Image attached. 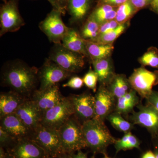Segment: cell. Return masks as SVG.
<instances>
[{
	"label": "cell",
	"instance_id": "6da1fadb",
	"mask_svg": "<svg viewBox=\"0 0 158 158\" xmlns=\"http://www.w3.org/2000/svg\"><path fill=\"white\" fill-rule=\"evenodd\" d=\"M38 69L19 59L6 62L2 67L1 84L26 98H30L39 84Z\"/></svg>",
	"mask_w": 158,
	"mask_h": 158
},
{
	"label": "cell",
	"instance_id": "7a4b0ae2",
	"mask_svg": "<svg viewBox=\"0 0 158 158\" xmlns=\"http://www.w3.org/2000/svg\"><path fill=\"white\" fill-rule=\"evenodd\" d=\"M87 148L93 153L107 154V149L114 144L116 139L111 135L105 122L92 118L82 124Z\"/></svg>",
	"mask_w": 158,
	"mask_h": 158
},
{
	"label": "cell",
	"instance_id": "3957f363",
	"mask_svg": "<svg viewBox=\"0 0 158 158\" xmlns=\"http://www.w3.org/2000/svg\"><path fill=\"white\" fill-rule=\"evenodd\" d=\"M58 131L64 152L73 153L87 148L82 124L74 116L65 122Z\"/></svg>",
	"mask_w": 158,
	"mask_h": 158
},
{
	"label": "cell",
	"instance_id": "277c9868",
	"mask_svg": "<svg viewBox=\"0 0 158 158\" xmlns=\"http://www.w3.org/2000/svg\"><path fill=\"white\" fill-rule=\"evenodd\" d=\"M85 56L68 49L62 43L54 44L51 49L48 59L71 73L82 70L85 65Z\"/></svg>",
	"mask_w": 158,
	"mask_h": 158
},
{
	"label": "cell",
	"instance_id": "5b68a950",
	"mask_svg": "<svg viewBox=\"0 0 158 158\" xmlns=\"http://www.w3.org/2000/svg\"><path fill=\"white\" fill-rule=\"evenodd\" d=\"M74 114L70 96L64 97L59 103L43 113L40 124L58 131Z\"/></svg>",
	"mask_w": 158,
	"mask_h": 158
},
{
	"label": "cell",
	"instance_id": "8992f818",
	"mask_svg": "<svg viewBox=\"0 0 158 158\" xmlns=\"http://www.w3.org/2000/svg\"><path fill=\"white\" fill-rule=\"evenodd\" d=\"M30 138L45 151L48 157L55 156L64 152L58 130L40 124L32 131Z\"/></svg>",
	"mask_w": 158,
	"mask_h": 158
},
{
	"label": "cell",
	"instance_id": "52a82bcc",
	"mask_svg": "<svg viewBox=\"0 0 158 158\" xmlns=\"http://www.w3.org/2000/svg\"><path fill=\"white\" fill-rule=\"evenodd\" d=\"M18 0H4L0 9V36L9 32H16L25 24L20 14Z\"/></svg>",
	"mask_w": 158,
	"mask_h": 158
},
{
	"label": "cell",
	"instance_id": "ba28073f",
	"mask_svg": "<svg viewBox=\"0 0 158 158\" xmlns=\"http://www.w3.org/2000/svg\"><path fill=\"white\" fill-rule=\"evenodd\" d=\"M62 15L59 10L53 9L39 25L40 29L54 44L62 43L70 29L63 23Z\"/></svg>",
	"mask_w": 158,
	"mask_h": 158
},
{
	"label": "cell",
	"instance_id": "9c48e42d",
	"mask_svg": "<svg viewBox=\"0 0 158 158\" xmlns=\"http://www.w3.org/2000/svg\"><path fill=\"white\" fill-rule=\"evenodd\" d=\"M130 85L141 99H145L158 84V70L150 71L144 67L136 69L128 79Z\"/></svg>",
	"mask_w": 158,
	"mask_h": 158
},
{
	"label": "cell",
	"instance_id": "30bf717a",
	"mask_svg": "<svg viewBox=\"0 0 158 158\" xmlns=\"http://www.w3.org/2000/svg\"><path fill=\"white\" fill-rule=\"evenodd\" d=\"M138 111H133L127 119L134 125L145 128L152 139L158 137V111L151 105H143L140 102L137 106Z\"/></svg>",
	"mask_w": 158,
	"mask_h": 158
},
{
	"label": "cell",
	"instance_id": "8fae6325",
	"mask_svg": "<svg viewBox=\"0 0 158 158\" xmlns=\"http://www.w3.org/2000/svg\"><path fill=\"white\" fill-rule=\"evenodd\" d=\"M72 74L48 58L45 59L42 66L38 69L39 89L45 90L58 85L60 82L69 78Z\"/></svg>",
	"mask_w": 158,
	"mask_h": 158
},
{
	"label": "cell",
	"instance_id": "7c38bea8",
	"mask_svg": "<svg viewBox=\"0 0 158 158\" xmlns=\"http://www.w3.org/2000/svg\"><path fill=\"white\" fill-rule=\"evenodd\" d=\"M94 96V118L105 122L108 116L115 111L117 99L103 85H100Z\"/></svg>",
	"mask_w": 158,
	"mask_h": 158
},
{
	"label": "cell",
	"instance_id": "4fadbf2b",
	"mask_svg": "<svg viewBox=\"0 0 158 158\" xmlns=\"http://www.w3.org/2000/svg\"><path fill=\"white\" fill-rule=\"evenodd\" d=\"M73 104V116L82 124L94 116V96L90 92L70 95Z\"/></svg>",
	"mask_w": 158,
	"mask_h": 158
},
{
	"label": "cell",
	"instance_id": "5bb4252c",
	"mask_svg": "<svg viewBox=\"0 0 158 158\" xmlns=\"http://www.w3.org/2000/svg\"><path fill=\"white\" fill-rule=\"evenodd\" d=\"M64 98L57 85L45 90L37 89L30 98L36 104L43 114L59 103Z\"/></svg>",
	"mask_w": 158,
	"mask_h": 158
},
{
	"label": "cell",
	"instance_id": "9a60e30c",
	"mask_svg": "<svg viewBox=\"0 0 158 158\" xmlns=\"http://www.w3.org/2000/svg\"><path fill=\"white\" fill-rule=\"evenodd\" d=\"M15 113L31 131H34L40 124L42 113L31 98L26 99Z\"/></svg>",
	"mask_w": 158,
	"mask_h": 158
},
{
	"label": "cell",
	"instance_id": "2e32d148",
	"mask_svg": "<svg viewBox=\"0 0 158 158\" xmlns=\"http://www.w3.org/2000/svg\"><path fill=\"white\" fill-rule=\"evenodd\" d=\"M6 152L13 158H48L45 151L30 138L19 140Z\"/></svg>",
	"mask_w": 158,
	"mask_h": 158
},
{
	"label": "cell",
	"instance_id": "e0dca14e",
	"mask_svg": "<svg viewBox=\"0 0 158 158\" xmlns=\"http://www.w3.org/2000/svg\"><path fill=\"white\" fill-rule=\"evenodd\" d=\"M1 126L15 139L30 138L32 131L24 124L15 113L1 117Z\"/></svg>",
	"mask_w": 158,
	"mask_h": 158
},
{
	"label": "cell",
	"instance_id": "ac0fdd59",
	"mask_svg": "<svg viewBox=\"0 0 158 158\" xmlns=\"http://www.w3.org/2000/svg\"><path fill=\"white\" fill-rule=\"evenodd\" d=\"M24 97L12 90L1 92L0 94V118L15 113L24 102Z\"/></svg>",
	"mask_w": 158,
	"mask_h": 158
},
{
	"label": "cell",
	"instance_id": "d6986e66",
	"mask_svg": "<svg viewBox=\"0 0 158 158\" xmlns=\"http://www.w3.org/2000/svg\"><path fill=\"white\" fill-rule=\"evenodd\" d=\"M92 0H69L67 11L71 23L82 21L90 11Z\"/></svg>",
	"mask_w": 158,
	"mask_h": 158
},
{
	"label": "cell",
	"instance_id": "ffe728a7",
	"mask_svg": "<svg viewBox=\"0 0 158 158\" xmlns=\"http://www.w3.org/2000/svg\"><path fill=\"white\" fill-rule=\"evenodd\" d=\"M138 94L136 91L132 89L123 96L117 98L115 112L127 118L129 114L134 111V108L141 101Z\"/></svg>",
	"mask_w": 158,
	"mask_h": 158
},
{
	"label": "cell",
	"instance_id": "44dd1931",
	"mask_svg": "<svg viewBox=\"0 0 158 158\" xmlns=\"http://www.w3.org/2000/svg\"><path fill=\"white\" fill-rule=\"evenodd\" d=\"M62 44L66 48L83 55L84 56L89 57L85 40L81 37L77 31L70 28L67 34L65 35L62 41Z\"/></svg>",
	"mask_w": 158,
	"mask_h": 158
},
{
	"label": "cell",
	"instance_id": "7402d4cb",
	"mask_svg": "<svg viewBox=\"0 0 158 158\" xmlns=\"http://www.w3.org/2000/svg\"><path fill=\"white\" fill-rule=\"evenodd\" d=\"M92 62L94 70L98 76L100 85L106 87L116 74L110 60L105 58L93 60Z\"/></svg>",
	"mask_w": 158,
	"mask_h": 158
},
{
	"label": "cell",
	"instance_id": "603a6c76",
	"mask_svg": "<svg viewBox=\"0 0 158 158\" xmlns=\"http://www.w3.org/2000/svg\"><path fill=\"white\" fill-rule=\"evenodd\" d=\"M85 43L87 52L91 61L108 58L114 49L113 44H104L86 40Z\"/></svg>",
	"mask_w": 158,
	"mask_h": 158
},
{
	"label": "cell",
	"instance_id": "cb8c5ba5",
	"mask_svg": "<svg viewBox=\"0 0 158 158\" xmlns=\"http://www.w3.org/2000/svg\"><path fill=\"white\" fill-rule=\"evenodd\" d=\"M106 87L116 99L123 96L132 89L128 79L123 74H115Z\"/></svg>",
	"mask_w": 158,
	"mask_h": 158
},
{
	"label": "cell",
	"instance_id": "d4e9b609",
	"mask_svg": "<svg viewBox=\"0 0 158 158\" xmlns=\"http://www.w3.org/2000/svg\"><path fill=\"white\" fill-rule=\"evenodd\" d=\"M116 10L114 6L109 5H102L97 6L96 9L90 15L89 17L101 25L104 23L115 19Z\"/></svg>",
	"mask_w": 158,
	"mask_h": 158
},
{
	"label": "cell",
	"instance_id": "484cf974",
	"mask_svg": "<svg viewBox=\"0 0 158 158\" xmlns=\"http://www.w3.org/2000/svg\"><path fill=\"white\" fill-rule=\"evenodd\" d=\"M114 145L116 154H117L122 150L125 151L134 148L140 149L141 142L135 136L129 132L125 133L120 139H116Z\"/></svg>",
	"mask_w": 158,
	"mask_h": 158
},
{
	"label": "cell",
	"instance_id": "4316f807",
	"mask_svg": "<svg viewBox=\"0 0 158 158\" xmlns=\"http://www.w3.org/2000/svg\"><path fill=\"white\" fill-rule=\"evenodd\" d=\"M106 119L115 129L124 134L131 132L135 126L131 122L126 120L120 113L115 111L108 116Z\"/></svg>",
	"mask_w": 158,
	"mask_h": 158
},
{
	"label": "cell",
	"instance_id": "83f0119b",
	"mask_svg": "<svg viewBox=\"0 0 158 158\" xmlns=\"http://www.w3.org/2000/svg\"><path fill=\"white\" fill-rule=\"evenodd\" d=\"M100 27L99 24L89 17L83 26L80 35L85 40L94 41L99 35Z\"/></svg>",
	"mask_w": 158,
	"mask_h": 158
},
{
	"label": "cell",
	"instance_id": "f1b7e54d",
	"mask_svg": "<svg viewBox=\"0 0 158 158\" xmlns=\"http://www.w3.org/2000/svg\"><path fill=\"white\" fill-rule=\"evenodd\" d=\"M138 11L132 5L129 0L118 6L116 10V15L115 20L119 24L125 23L127 21L132 17L133 15Z\"/></svg>",
	"mask_w": 158,
	"mask_h": 158
},
{
	"label": "cell",
	"instance_id": "f546056e",
	"mask_svg": "<svg viewBox=\"0 0 158 158\" xmlns=\"http://www.w3.org/2000/svg\"><path fill=\"white\" fill-rule=\"evenodd\" d=\"M125 24L124 23L119 25L116 29L109 33L100 34L93 42H98L104 44H113V43L124 32L126 28Z\"/></svg>",
	"mask_w": 158,
	"mask_h": 158
},
{
	"label": "cell",
	"instance_id": "4dcf8cb0",
	"mask_svg": "<svg viewBox=\"0 0 158 158\" xmlns=\"http://www.w3.org/2000/svg\"><path fill=\"white\" fill-rule=\"evenodd\" d=\"M139 61L142 66H149L158 69V49L153 47L150 48Z\"/></svg>",
	"mask_w": 158,
	"mask_h": 158
},
{
	"label": "cell",
	"instance_id": "1f68e13d",
	"mask_svg": "<svg viewBox=\"0 0 158 158\" xmlns=\"http://www.w3.org/2000/svg\"><path fill=\"white\" fill-rule=\"evenodd\" d=\"M18 141L0 127V147L7 151L13 147Z\"/></svg>",
	"mask_w": 158,
	"mask_h": 158
},
{
	"label": "cell",
	"instance_id": "d6a6232c",
	"mask_svg": "<svg viewBox=\"0 0 158 158\" xmlns=\"http://www.w3.org/2000/svg\"><path fill=\"white\" fill-rule=\"evenodd\" d=\"M84 84L87 88L93 90L94 92L97 91V85L98 81V77L97 74L91 67L89 71L83 77Z\"/></svg>",
	"mask_w": 158,
	"mask_h": 158
},
{
	"label": "cell",
	"instance_id": "836d02e7",
	"mask_svg": "<svg viewBox=\"0 0 158 158\" xmlns=\"http://www.w3.org/2000/svg\"><path fill=\"white\" fill-rule=\"evenodd\" d=\"M83 79L80 77L74 76L71 78L68 81L62 85L63 88H69L74 89H80L84 86Z\"/></svg>",
	"mask_w": 158,
	"mask_h": 158
},
{
	"label": "cell",
	"instance_id": "e575fe53",
	"mask_svg": "<svg viewBox=\"0 0 158 158\" xmlns=\"http://www.w3.org/2000/svg\"><path fill=\"white\" fill-rule=\"evenodd\" d=\"M119 23L115 19L112 20L102 24L99 30L100 34H106L113 31L119 25Z\"/></svg>",
	"mask_w": 158,
	"mask_h": 158
},
{
	"label": "cell",
	"instance_id": "d590c367",
	"mask_svg": "<svg viewBox=\"0 0 158 158\" xmlns=\"http://www.w3.org/2000/svg\"><path fill=\"white\" fill-rule=\"evenodd\" d=\"M146 101V104L152 106L158 111V91L153 90Z\"/></svg>",
	"mask_w": 158,
	"mask_h": 158
},
{
	"label": "cell",
	"instance_id": "8d00e7d4",
	"mask_svg": "<svg viewBox=\"0 0 158 158\" xmlns=\"http://www.w3.org/2000/svg\"><path fill=\"white\" fill-rule=\"evenodd\" d=\"M128 0H98L97 6L102 5H109L113 6H119Z\"/></svg>",
	"mask_w": 158,
	"mask_h": 158
},
{
	"label": "cell",
	"instance_id": "74e56055",
	"mask_svg": "<svg viewBox=\"0 0 158 158\" xmlns=\"http://www.w3.org/2000/svg\"><path fill=\"white\" fill-rule=\"evenodd\" d=\"M132 5L137 10L143 9L147 6L148 2L147 0H129Z\"/></svg>",
	"mask_w": 158,
	"mask_h": 158
},
{
	"label": "cell",
	"instance_id": "f35d334b",
	"mask_svg": "<svg viewBox=\"0 0 158 158\" xmlns=\"http://www.w3.org/2000/svg\"><path fill=\"white\" fill-rule=\"evenodd\" d=\"M59 8L61 9L62 14L64 15L67 11V5L69 0H54Z\"/></svg>",
	"mask_w": 158,
	"mask_h": 158
},
{
	"label": "cell",
	"instance_id": "ab89813d",
	"mask_svg": "<svg viewBox=\"0 0 158 158\" xmlns=\"http://www.w3.org/2000/svg\"><path fill=\"white\" fill-rule=\"evenodd\" d=\"M141 158H156V157L154 152L150 150L143 153Z\"/></svg>",
	"mask_w": 158,
	"mask_h": 158
},
{
	"label": "cell",
	"instance_id": "60d3db41",
	"mask_svg": "<svg viewBox=\"0 0 158 158\" xmlns=\"http://www.w3.org/2000/svg\"><path fill=\"white\" fill-rule=\"evenodd\" d=\"M73 156V158H88L87 154L83 152L82 150H80L74 153Z\"/></svg>",
	"mask_w": 158,
	"mask_h": 158
},
{
	"label": "cell",
	"instance_id": "b9f144b4",
	"mask_svg": "<svg viewBox=\"0 0 158 158\" xmlns=\"http://www.w3.org/2000/svg\"><path fill=\"white\" fill-rule=\"evenodd\" d=\"M73 153H68L66 152H62V153L59 154L58 155L53 157H50L48 158H73Z\"/></svg>",
	"mask_w": 158,
	"mask_h": 158
},
{
	"label": "cell",
	"instance_id": "7bdbcfd3",
	"mask_svg": "<svg viewBox=\"0 0 158 158\" xmlns=\"http://www.w3.org/2000/svg\"><path fill=\"white\" fill-rule=\"evenodd\" d=\"M154 146V152L155 154L156 158H158V137L152 139Z\"/></svg>",
	"mask_w": 158,
	"mask_h": 158
},
{
	"label": "cell",
	"instance_id": "ee69618b",
	"mask_svg": "<svg viewBox=\"0 0 158 158\" xmlns=\"http://www.w3.org/2000/svg\"><path fill=\"white\" fill-rule=\"evenodd\" d=\"M47 1H48L50 3L51 5L52 6L53 9L59 10V11H60L61 12H62V11H61V9H60V8H59V6H58V5H57L56 3L54 2V0H47ZM62 15H63V14H62Z\"/></svg>",
	"mask_w": 158,
	"mask_h": 158
},
{
	"label": "cell",
	"instance_id": "f6af8a7d",
	"mask_svg": "<svg viewBox=\"0 0 158 158\" xmlns=\"http://www.w3.org/2000/svg\"><path fill=\"white\" fill-rule=\"evenodd\" d=\"M7 152L3 148L0 147V158H6Z\"/></svg>",
	"mask_w": 158,
	"mask_h": 158
},
{
	"label": "cell",
	"instance_id": "bcb514c9",
	"mask_svg": "<svg viewBox=\"0 0 158 158\" xmlns=\"http://www.w3.org/2000/svg\"><path fill=\"white\" fill-rule=\"evenodd\" d=\"M151 6L153 10L158 14V3Z\"/></svg>",
	"mask_w": 158,
	"mask_h": 158
},
{
	"label": "cell",
	"instance_id": "7dc6e473",
	"mask_svg": "<svg viewBox=\"0 0 158 158\" xmlns=\"http://www.w3.org/2000/svg\"><path fill=\"white\" fill-rule=\"evenodd\" d=\"M157 3H158V0H152V2L150 3L151 6H152Z\"/></svg>",
	"mask_w": 158,
	"mask_h": 158
},
{
	"label": "cell",
	"instance_id": "c3c4849f",
	"mask_svg": "<svg viewBox=\"0 0 158 158\" xmlns=\"http://www.w3.org/2000/svg\"><path fill=\"white\" fill-rule=\"evenodd\" d=\"M6 158H13L9 154V153H8V152H7V156H6Z\"/></svg>",
	"mask_w": 158,
	"mask_h": 158
},
{
	"label": "cell",
	"instance_id": "681fc988",
	"mask_svg": "<svg viewBox=\"0 0 158 158\" xmlns=\"http://www.w3.org/2000/svg\"><path fill=\"white\" fill-rule=\"evenodd\" d=\"M104 156V158H112L110 157L109 156H108L107 154H105Z\"/></svg>",
	"mask_w": 158,
	"mask_h": 158
}]
</instances>
